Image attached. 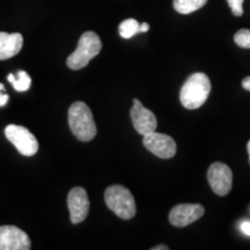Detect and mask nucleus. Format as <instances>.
I'll return each mask as SVG.
<instances>
[{
    "instance_id": "obj_23",
    "label": "nucleus",
    "mask_w": 250,
    "mask_h": 250,
    "mask_svg": "<svg viewBox=\"0 0 250 250\" xmlns=\"http://www.w3.org/2000/svg\"><path fill=\"white\" fill-rule=\"evenodd\" d=\"M247 148H248V154H249V162H250V140L247 144Z\"/></svg>"
},
{
    "instance_id": "obj_22",
    "label": "nucleus",
    "mask_w": 250,
    "mask_h": 250,
    "mask_svg": "<svg viewBox=\"0 0 250 250\" xmlns=\"http://www.w3.org/2000/svg\"><path fill=\"white\" fill-rule=\"evenodd\" d=\"M169 248H168L167 246H158V247H154V248H152V250H168Z\"/></svg>"
},
{
    "instance_id": "obj_4",
    "label": "nucleus",
    "mask_w": 250,
    "mask_h": 250,
    "mask_svg": "<svg viewBox=\"0 0 250 250\" xmlns=\"http://www.w3.org/2000/svg\"><path fill=\"white\" fill-rule=\"evenodd\" d=\"M105 204L118 218L129 220L136 215V202L130 190L123 186H111L104 192Z\"/></svg>"
},
{
    "instance_id": "obj_10",
    "label": "nucleus",
    "mask_w": 250,
    "mask_h": 250,
    "mask_svg": "<svg viewBox=\"0 0 250 250\" xmlns=\"http://www.w3.org/2000/svg\"><path fill=\"white\" fill-rule=\"evenodd\" d=\"M29 236L15 226H0V250H29Z\"/></svg>"
},
{
    "instance_id": "obj_9",
    "label": "nucleus",
    "mask_w": 250,
    "mask_h": 250,
    "mask_svg": "<svg viewBox=\"0 0 250 250\" xmlns=\"http://www.w3.org/2000/svg\"><path fill=\"white\" fill-rule=\"evenodd\" d=\"M130 116L134 129L143 136L154 132L156 126H158V121H156L155 115L149 109L144 107L138 99L133 100V105L131 108Z\"/></svg>"
},
{
    "instance_id": "obj_20",
    "label": "nucleus",
    "mask_w": 250,
    "mask_h": 250,
    "mask_svg": "<svg viewBox=\"0 0 250 250\" xmlns=\"http://www.w3.org/2000/svg\"><path fill=\"white\" fill-rule=\"evenodd\" d=\"M242 87L250 92V77H246L245 79L242 80Z\"/></svg>"
},
{
    "instance_id": "obj_18",
    "label": "nucleus",
    "mask_w": 250,
    "mask_h": 250,
    "mask_svg": "<svg viewBox=\"0 0 250 250\" xmlns=\"http://www.w3.org/2000/svg\"><path fill=\"white\" fill-rule=\"evenodd\" d=\"M8 102V95L5 93V86L0 83V107H4Z\"/></svg>"
},
{
    "instance_id": "obj_14",
    "label": "nucleus",
    "mask_w": 250,
    "mask_h": 250,
    "mask_svg": "<svg viewBox=\"0 0 250 250\" xmlns=\"http://www.w3.org/2000/svg\"><path fill=\"white\" fill-rule=\"evenodd\" d=\"M7 80L12 83L15 90L18 92H26L29 89L31 85V79L29 74L24 71H19L17 78L14 77V74H8Z\"/></svg>"
},
{
    "instance_id": "obj_2",
    "label": "nucleus",
    "mask_w": 250,
    "mask_h": 250,
    "mask_svg": "<svg viewBox=\"0 0 250 250\" xmlns=\"http://www.w3.org/2000/svg\"><path fill=\"white\" fill-rule=\"evenodd\" d=\"M68 125L72 133L80 142H90L95 138L98 132L89 107L80 101L74 102L68 109Z\"/></svg>"
},
{
    "instance_id": "obj_3",
    "label": "nucleus",
    "mask_w": 250,
    "mask_h": 250,
    "mask_svg": "<svg viewBox=\"0 0 250 250\" xmlns=\"http://www.w3.org/2000/svg\"><path fill=\"white\" fill-rule=\"evenodd\" d=\"M102 42L99 35L94 31H86L79 39L77 49L68 56L66 64L71 70H81L86 67L94 57L100 54Z\"/></svg>"
},
{
    "instance_id": "obj_1",
    "label": "nucleus",
    "mask_w": 250,
    "mask_h": 250,
    "mask_svg": "<svg viewBox=\"0 0 250 250\" xmlns=\"http://www.w3.org/2000/svg\"><path fill=\"white\" fill-rule=\"evenodd\" d=\"M211 92L208 77L202 72H197L188 78L180 92V101L187 109H198L206 102Z\"/></svg>"
},
{
    "instance_id": "obj_16",
    "label": "nucleus",
    "mask_w": 250,
    "mask_h": 250,
    "mask_svg": "<svg viewBox=\"0 0 250 250\" xmlns=\"http://www.w3.org/2000/svg\"><path fill=\"white\" fill-rule=\"evenodd\" d=\"M234 42H235L240 48L250 49V30L240 29L235 35H234Z\"/></svg>"
},
{
    "instance_id": "obj_12",
    "label": "nucleus",
    "mask_w": 250,
    "mask_h": 250,
    "mask_svg": "<svg viewBox=\"0 0 250 250\" xmlns=\"http://www.w3.org/2000/svg\"><path fill=\"white\" fill-rule=\"evenodd\" d=\"M23 45V37L21 34H8L0 31V61L12 58L21 51Z\"/></svg>"
},
{
    "instance_id": "obj_7",
    "label": "nucleus",
    "mask_w": 250,
    "mask_h": 250,
    "mask_svg": "<svg viewBox=\"0 0 250 250\" xmlns=\"http://www.w3.org/2000/svg\"><path fill=\"white\" fill-rule=\"evenodd\" d=\"M208 180L213 192L219 196H226L233 186V173L223 162H214L208 170Z\"/></svg>"
},
{
    "instance_id": "obj_5",
    "label": "nucleus",
    "mask_w": 250,
    "mask_h": 250,
    "mask_svg": "<svg viewBox=\"0 0 250 250\" xmlns=\"http://www.w3.org/2000/svg\"><path fill=\"white\" fill-rule=\"evenodd\" d=\"M5 136L24 156H33L39 151V142L35 136L21 125H7L5 129Z\"/></svg>"
},
{
    "instance_id": "obj_13",
    "label": "nucleus",
    "mask_w": 250,
    "mask_h": 250,
    "mask_svg": "<svg viewBox=\"0 0 250 250\" xmlns=\"http://www.w3.org/2000/svg\"><path fill=\"white\" fill-rule=\"evenodd\" d=\"M206 2L208 0H174L173 5L180 14H190L202 8Z\"/></svg>"
},
{
    "instance_id": "obj_15",
    "label": "nucleus",
    "mask_w": 250,
    "mask_h": 250,
    "mask_svg": "<svg viewBox=\"0 0 250 250\" xmlns=\"http://www.w3.org/2000/svg\"><path fill=\"white\" fill-rule=\"evenodd\" d=\"M139 27L140 24L138 21L134 20V19H126L118 27V31H120V35L123 39H131L136 35L137 33H139Z\"/></svg>"
},
{
    "instance_id": "obj_19",
    "label": "nucleus",
    "mask_w": 250,
    "mask_h": 250,
    "mask_svg": "<svg viewBox=\"0 0 250 250\" xmlns=\"http://www.w3.org/2000/svg\"><path fill=\"white\" fill-rule=\"evenodd\" d=\"M240 229H241V232L243 234H246L247 236H250V221H242Z\"/></svg>"
},
{
    "instance_id": "obj_17",
    "label": "nucleus",
    "mask_w": 250,
    "mask_h": 250,
    "mask_svg": "<svg viewBox=\"0 0 250 250\" xmlns=\"http://www.w3.org/2000/svg\"><path fill=\"white\" fill-rule=\"evenodd\" d=\"M243 1H245V0H227L230 11H232V13L235 15V17H241L243 14Z\"/></svg>"
},
{
    "instance_id": "obj_8",
    "label": "nucleus",
    "mask_w": 250,
    "mask_h": 250,
    "mask_svg": "<svg viewBox=\"0 0 250 250\" xmlns=\"http://www.w3.org/2000/svg\"><path fill=\"white\" fill-rule=\"evenodd\" d=\"M67 206L72 224H80L87 218L89 212V199L83 188L76 187L68 192Z\"/></svg>"
},
{
    "instance_id": "obj_11",
    "label": "nucleus",
    "mask_w": 250,
    "mask_h": 250,
    "mask_svg": "<svg viewBox=\"0 0 250 250\" xmlns=\"http://www.w3.org/2000/svg\"><path fill=\"white\" fill-rule=\"evenodd\" d=\"M201 204H180L174 206L169 213V221L175 227H186L204 215Z\"/></svg>"
},
{
    "instance_id": "obj_6",
    "label": "nucleus",
    "mask_w": 250,
    "mask_h": 250,
    "mask_svg": "<svg viewBox=\"0 0 250 250\" xmlns=\"http://www.w3.org/2000/svg\"><path fill=\"white\" fill-rule=\"evenodd\" d=\"M143 144L149 152L160 159H170L176 154L177 146L170 136L165 133L152 132L145 134Z\"/></svg>"
},
{
    "instance_id": "obj_21",
    "label": "nucleus",
    "mask_w": 250,
    "mask_h": 250,
    "mask_svg": "<svg viewBox=\"0 0 250 250\" xmlns=\"http://www.w3.org/2000/svg\"><path fill=\"white\" fill-rule=\"evenodd\" d=\"M148 29H149V24L148 23L144 22V23L140 24V27H139L140 33H146V31H148Z\"/></svg>"
}]
</instances>
